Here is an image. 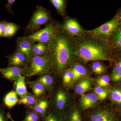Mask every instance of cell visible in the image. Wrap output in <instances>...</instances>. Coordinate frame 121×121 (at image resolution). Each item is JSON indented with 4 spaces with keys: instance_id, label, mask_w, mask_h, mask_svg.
Wrapping results in <instances>:
<instances>
[{
    "instance_id": "obj_11",
    "label": "cell",
    "mask_w": 121,
    "mask_h": 121,
    "mask_svg": "<svg viewBox=\"0 0 121 121\" xmlns=\"http://www.w3.org/2000/svg\"><path fill=\"white\" fill-rule=\"evenodd\" d=\"M16 42L17 44L16 49L23 53L30 60L32 58V48L33 44L26 36L17 37L16 39Z\"/></svg>"
},
{
    "instance_id": "obj_22",
    "label": "cell",
    "mask_w": 121,
    "mask_h": 121,
    "mask_svg": "<svg viewBox=\"0 0 121 121\" xmlns=\"http://www.w3.org/2000/svg\"><path fill=\"white\" fill-rule=\"evenodd\" d=\"M71 69L73 74V84L80 79L86 76L87 74L86 69L81 64H75L71 68Z\"/></svg>"
},
{
    "instance_id": "obj_24",
    "label": "cell",
    "mask_w": 121,
    "mask_h": 121,
    "mask_svg": "<svg viewBox=\"0 0 121 121\" xmlns=\"http://www.w3.org/2000/svg\"><path fill=\"white\" fill-rule=\"evenodd\" d=\"M111 101L116 105L121 106V87H115L108 91Z\"/></svg>"
},
{
    "instance_id": "obj_12",
    "label": "cell",
    "mask_w": 121,
    "mask_h": 121,
    "mask_svg": "<svg viewBox=\"0 0 121 121\" xmlns=\"http://www.w3.org/2000/svg\"><path fill=\"white\" fill-rule=\"evenodd\" d=\"M110 45L112 52L121 55V22L114 30L109 39Z\"/></svg>"
},
{
    "instance_id": "obj_21",
    "label": "cell",
    "mask_w": 121,
    "mask_h": 121,
    "mask_svg": "<svg viewBox=\"0 0 121 121\" xmlns=\"http://www.w3.org/2000/svg\"><path fill=\"white\" fill-rule=\"evenodd\" d=\"M49 48V44L48 43H38L37 44H33L32 48V57L44 55L47 54Z\"/></svg>"
},
{
    "instance_id": "obj_35",
    "label": "cell",
    "mask_w": 121,
    "mask_h": 121,
    "mask_svg": "<svg viewBox=\"0 0 121 121\" xmlns=\"http://www.w3.org/2000/svg\"><path fill=\"white\" fill-rule=\"evenodd\" d=\"M110 80L114 82H121V72L118 73L111 74L110 76Z\"/></svg>"
},
{
    "instance_id": "obj_5",
    "label": "cell",
    "mask_w": 121,
    "mask_h": 121,
    "mask_svg": "<svg viewBox=\"0 0 121 121\" xmlns=\"http://www.w3.org/2000/svg\"><path fill=\"white\" fill-rule=\"evenodd\" d=\"M83 121H121V114L106 107L91 110L82 116Z\"/></svg>"
},
{
    "instance_id": "obj_9",
    "label": "cell",
    "mask_w": 121,
    "mask_h": 121,
    "mask_svg": "<svg viewBox=\"0 0 121 121\" xmlns=\"http://www.w3.org/2000/svg\"><path fill=\"white\" fill-rule=\"evenodd\" d=\"M27 72V67H21L8 66L5 68H0L1 77L11 82L16 81L20 75L26 76Z\"/></svg>"
},
{
    "instance_id": "obj_8",
    "label": "cell",
    "mask_w": 121,
    "mask_h": 121,
    "mask_svg": "<svg viewBox=\"0 0 121 121\" xmlns=\"http://www.w3.org/2000/svg\"><path fill=\"white\" fill-rule=\"evenodd\" d=\"M70 103L69 95L64 89L59 88L55 91L52 99V105L55 109L53 111L60 115L68 108Z\"/></svg>"
},
{
    "instance_id": "obj_34",
    "label": "cell",
    "mask_w": 121,
    "mask_h": 121,
    "mask_svg": "<svg viewBox=\"0 0 121 121\" xmlns=\"http://www.w3.org/2000/svg\"><path fill=\"white\" fill-rule=\"evenodd\" d=\"M7 21H0V37H4L6 31Z\"/></svg>"
},
{
    "instance_id": "obj_27",
    "label": "cell",
    "mask_w": 121,
    "mask_h": 121,
    "mask_svg": "<svg viewBox=\"0 0 121 121\" xmlns=\"http://www.w3.org/2000/svg\"><path fill=\"white\" fill-rule=\"evenodd\" d=\"M20 28V25L12 22H7L6 31L4 37L11 38L16 34Z\"/></svg>"
},
{
    "instance_id": "obj_29",
    "label": "cell",
    "mask_w": 121,
    "mask_h": 121,
    "mask_svg": "<svg viewBox=\"0 0 121 121\" xmlns=\"http://www.w3.org/2000/svg\"><path fill=\"white\" fill-rule=\"evenodd\" d=\"M41 121H63L60 115L53 111H49L42 118Z\"/></svg>"
},
{
    "instance_id": "obj_1",
    "label": "cell",
    "mask_w": 121,
    "mask_h": 121,
    "mask_svg": "<svg viewBox=\"0 0 121 121\" xmlns=\"http://www.w3.org/2000/svg\"><path fill=\"white\" fill-rule=\"evenodd\" d=\"M48 44L47 54L51 73L60 75L73 61L74 52L73 43L68 35L62 30Z\"/></svg>"
},
{
    "instance_id": "obj_7",
    "label": "cell",
    "mask_w": 121,
    "mask_h": 121,
    "mask_svg": "<svg viewBox=\"0 0 121 121\" xmlns=\"http://www.w3.org/2000/svg\"><path fill=\"white\" fill-rule=\"evenodd\" d=\"M121 22V18L117 15L110 21L97 28L88 31V33L96 39L108 40Z\"/></svg>"
},
{
    "instance_id": "obj_36",
    "label": "cell",
    "mask_w": 121,
    "mask_h": 121,
    "mask_svg": "<svg viewBox=\"0 0 121 121\" xmlns=\"http://www.w3.org/2000/svg\"><path fill=\"white\" fill-rule=\"evenodd\" d=\"M15 1V0H8L7 4L5 6V8L7 9V11L13 15H14V14L12 11V7Z\"/></svg>"
},
{
    "instance_id": "obj_13",
    "label": "cell",
    "mask_w": 121,
    "mask_h": 121,
    "mask_svg": "<svg viewBox=\"0 0 121 121\" xmlns=\"http://www.w3.org/2000/svg\"><path fill=\"white\" fill-rule=\"evenodd\" d=\"M61 27L62 30L68 35H78L82 31L78 23L72 18H68L65 20Z\"/></svg>"
},
{
    "instance_id": "obj_23",
    "label": "cell",
    "mask_w": 121,
    "mask_h": 121,
    "mask_svg": "<svg viewBox=\"0 0 121 121\" xmlns=\"http://www.w3.org/2000/svg\"><path fill=\"white\" fill-rule=\"evenodd\" d=\"M19 99L15 91L13 90L7 93L3 99L5 105L11 109L19 102Z\"/></svg>"
},
{
    "instance_id": "obj_33",
    "label": "cell",
    "mask_w": 121,
    "mask_h": 121,
    "mask_svg": "<svg viewBox=\"0 0 121 121\" xmlns=\"http://www.w3.org/2000/svg\"><path fill=\"white\" fill-rule=\"evenodd\" d=\"M110 81V78L109 76L104 75L97 79L96 82L99 86L105 88L109 86Z\"/></svg>"
},
{
    "instance_id": "obj_20",
    "label": "cell",
    "mask_w": 121,
    "mask_h": 121,
    "mask_svg": "<svg viewBox=\"0 0 121 121\" xmlns=\"http://www.w3.org/2000/svg\"><path fill=\"white\" fill-rule=\"evenodd\" d=\"M51 73L50 72L40 76L36 80L43 84L48 91L52 90L55 83V79Z\"/></svg>"
},
{
    "instance_id": "obj_16",
    "label": "cell",
    "mask_w": 121,
    "mask_h": 121,
    "mask_svg": "<svg viewBox=\"0 0 121 121\" xmlns=\"http://www.w3.org/2000/svg\"><path fill=\"white\" fill-rule=\"evenodd\" d=\"M60 115L63 121H83L79 110L75 107L69 108Z\"/></svg>"
},
{
    "instance_id": "obj_6",
    "label": "cell",
    "mask_w": 121,
    "mask_h": 121,
    "mask_svg": "<svg viewBox=\"0 0 121 121\" xmlns=\"http://www.w3.org/2000/svg\"><path fill=\"white\" fill-rule=\"evenodd\" d=\"M26 77L41 75L51 72V67L47 54L43 56H33L27 67Z\"/></svg>"
},
{
    "instance_id": "obj_30",
    "label": "cell",
    "mask_w": 121,
    "mask_h": 121,
    "mask_svg": "<svg viewBox=\"0 0 121 121\" xmlns=\"http://www.w3.org/2000/svg\"><path fill=\"white\" fill-rule=\"evenodd\" d=\"M94 94L99 100H104L108 95V91L105 88L97 86L94 89Z\"/></svg>"
},
{
    "instance_id": "obj_10",
    "label": "cell",
    "mask_w": 121,
    "mask_h": 121,
    "mask_svg": "<svg viewBox=\"0 0 121 121\" xmlns=\"http://www.w3.org/2000/svg\"><path fill=\"white\" fill-rule=\"evenodd\" d=\"M6 57L8 59L9 66L26 67L29 62L25 55L16 49L12 54L6 56Z\"/></svg>"
},
{
    "instance_id": "obj_39",
    "label": "cell",
    "mask_w": 121,
    "mask_h": 121,
    "mask_svg": "<svg viewBox=\"0 0 121 121\" xmlns=\"http://www.w3.org/2000/svg\"><path fill=\"white\" fill-rule=\"evenodd\" d=\"M117 15L119 16L121 19V9L119 11V13L117 14Z\"/></svg>"
},
{
    "instance_id": "obj_25",
    "label": "cell",
    "mask_w": 121,
    "mask_h": 121,
    "mask_svg": "<svg viewBox=\"0 0 121 121\" xmlns=\"http://www.w3.org/2000/svg\"><path fill=\"white\" fill-rule=\"evenodd\" d=\"M39 99L33 94H28L19 99L18 103L20 104L24 105L31 108L35 106Z\"/></svg>"
},
{
    "instance_id": "obj_32",
    "label": "cell",
    "mask_w": 121,
    "mask_h": 121,
    "mask_svg": "<svg viewBox=\"0 0 121 121\" xmlns=\"http://www.w3.org/2000/svg\"><path fill=\"white\" fill-rule=\"evenodd\" d=\"M93 71L97 74L100 75L104 73L106 71L105 67L98 61H94L91 65Z\"/></svg>"
},
{
    "instance_id": "obj_15",
    "label": "cell",
    "mask_w": 121,
    "mask_h": 121,
    "mask_svg": "<svg viewBox=\"0 0 121 121\" xmlns=\"http://www.w3.org/2000/svg\"><path fill=\"white\" fill-rule=\"evenodd\" d=\"M50 104V101L46 97H43L39 99L36 104L30 109L39 115L42 118L48 111V109Z\"/></svg>"
},
{
    "instance_id": "obj_3",
    "label": "cell",
    "mask_w": 121,
    "mask_h": 121,
    "mask_svg": "<svg viewBox=\"0 0 121 121\" xmlns=\"http://www.w3.org/2000/svg\"><path fill=\"white\" fill-rule=\"evenodd\" d=\"M52 21L49 11L41 5H37L28 23L24 28L25 34L27 36L31 35L39 30L41 26H46Z\"/></svg>"
},
{
    "instance_id": "obj_17",
    "label": "cell",
    "mask_w": 121,
    "mask_h": 121,
    "mask_svg": "<svg viewBox=\"0 0 121 121\" xmlns=\"http://www.w3.org/2000/svg\"><path fill=\"white\" fill-rule=\"evenodd\" d=\"M93 84L92 80L87 78H83L76 83L75 91L78 94L82 95L90 89Z\"/></svg>"
},
{
    "instance_id": "obj_2",
    "label": "cell",
    "mask_w": 121,
    "mask_h": 121,
    "mask_svg": "<svg viewBox=\"0 0 121 121\" xmlns=\"http://www.w3.org/2000/svg\"><path fill=\"white\" fill-rule=\"evenodd\" d=\"M77 55L83 62L99 60L112 61V52L110 47L90 40H85L79 44Z\"/></svg>"
},
{
    "instance_id": "obj_4",
    "label": "cell",
    "mask_w": 121,
    "mask_h": 121,
    "mask_svg": "<svg viewBox=\"0 0 121 121\" xmlns=\"http://www.w3.org/2000/svg\"><path fill=\"white\" fill-rule=\"evenodd\" d=\"M62 30L61 25L52 21L43 29L26 36L33 44L36 42L48 44Z\"/></svg>"
},
{
    "instance_id": "obj_37",
    "label": "cell",
    "mask_w": 121,
    "mask_h": 121,
    "mask_svg": "<svg viewBox=\"0 0 121 121\" xmlns=\"http://www.w3.org/2000/svg\"><path fill=\"white\" fill-rule=\"evenodd\" d=\"M121 72V59L116 64L114 67L112 73H118Z\"/></svg>"
},
{
    "instance_id": "obj_19",
    "label": "cell",
    "mask_w": 121,
    "mask_h": 121,
    "mask_svg": "<svg viewBox=\"0 0 121 121\" xmlns=\"http://www.w3.org/2000/svg\"><path fill=\"white\" fill-rule=\"evenodd\" d=\"M29 86L32 90L33 95L39 99L43 97L47 90L45 87L36 80L28 82Z\"/></svg>"
},
{
    "instance_id": "obj_28",
    "label": "cell",
    "mask_w": 121,
    "mask_h": 121,
    "mask_svg": "<svg viewBox=\"0 0 121 121\" xmlns=\"http://www.w3.org/2000/svg\"><path fill=\"white\" fill-rule=\"evenodd\" d=\"M50 1L60 15L62 16H65L66 7V2L65 0H51Z\"/></svg>"
},
{
    "instance_id": "obj_26",
    "label": "cell",
    "mask_w": 121,
    "mask_h": 121,
    "mask_svg": "<svg viewBox=\"0 0 121 121\" xmlns=\"http://www.w3.org/2000/svg\"><path fill=\"white\" fill-rule=\"evenodd\" d=\"M62 74V82L64 87H68L73 85V74L71 68L66 69Z\"/></svg>"
},
{
    "instance_id": "obj_38",
    "label": "cell",
    "mask_w": 121,
    "mask_h": 121,
    "mask_svg": "<svg viewBox=\"0 0 121 121\" xmlns=\"http://www.w3.org/2000/svg\"><path fill=\"white\" fill-rule=\"evenodd\" d=\"M0 121H9L8 117L3 109H0Z\"/></svg>"
},
{
    "instance_id": "obj_31",
    "label": "cell",
    "mask_w": 121,
    "mask_h": 121,
    "mask_svg": "<svg viewBox=\"0 0 121 121\" xmlns=\"http://www.w3.org/2000/svg\"><path fill=\"white\" fill-rule=\"evenodd\" d=\"M41 120L42 118L31 109L26 112L25 117L22 121H41Z\"/></svg>"
},
{
    "instance_id": "obj_18",
    "label": "cell",
    "mask_w": 121,
    "mask_h": 121,
    "mask_svg": "<svg viewBox=\"0 0 121 121\" xmlns=\"http://www.w3.org/2000/svg\"><path fill=\"white\" fill-rule=\"evenodd\" d=\"M25 76L20 75L15 81V92L21 98L28 94L25 83Z\"/></svg>"
},
{
    "instance_id": "obj_14",
    "label": "cell",
    "mask_w": 121,
    "mask_h": 121,
    "mask_svg": "<svg viewBox=\"0 0 121 121\" xmlns=\"http://www.w3.org/2000/svg\"><path fill=\"white\" fill-rule=\"evenodd\" d=\"M98 100L94 93L84 94L80 98L79 106L80 108L83 110L93 108L97 105Z\"/></svg>"
}]
</instances>
